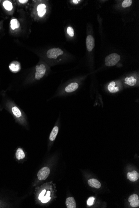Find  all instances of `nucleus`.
I'll use <instances>...</instances> for the list:
<instances>
[{
  "label": "nucleus",
  "instance_id": "obj_22",
  "mask_svg": "<svg viewBox=\"0 0 139 208\" xmlns=\"http://www.w3.org/2000/svg\"><path fill=\"white\" fill-rule=\"evenodd\" d=\"M46 6L44 4H39L38 5L37 8V11H39L40 10H44V9H46Z\"/></svg>",
  "mask_w": 139,
  "mask_h": 208
},
{
  "label": "nucleus",
  "instance_id": "obj_10",
  "mask_svg": "<svg viewBox=\"0 0 139 208\" xmlns=\"http://www.w3.org/2000/svg\"><path fill=\"white\" fill-rule=\"evenodd\" d=\"M79 87V84L77 82H72L69 84L65 89V91L66 93H71L75 91Z\"/></svg>",
  "mask_w": 139,
  "mask_h": 208
},
{
  "label": "nucleus",
  "instance_id": "obj_18",
  "mask_svg": "<svg viewBox=\"0 0 139 208\" xmlns=\"http://www.w3.org/2000/svg\"><path fill=\"white\" fill-rule=\"evenodd\" d=\"M20 24L19 21L16 19H13L10 21V27L13 30L19 28Z\"/></svg>",
  "mask_w": 139,
  "mask_h": 208
},
{
  "label": "nucleus",
  "instance_id": "obj_19",
  "mask_svg": "<svg viewBox=\"0 0 139 208\" xmlns=\"http://www.w3.org/2000/svg\"><path fill=\"white\" fill-rule=\"evenodd\" d=\"M4 7L8 10H11L13 8L12 4L8 1H6L3 3Z\"/></svg>",
  "mask_w": 139,
  "mask_h": 208
},
{
  "label": "nucleus",
  "instance_id": "obj_23",
  "mask_svg": "<svg viewBox=\"0 0 139 208\" xmlns=\"http://www.w3.org/2000/svg\"><path fill=\"white\" fill-rule=\"evenodd\" d=\"M95 198L93 197H90L88 199V202H87V204L89 206H92L94 203V201Z\"/></svg>",
  "mask_w": 139,
  "mask_h": 208
},
{
  "label": "nucleus",
  "instance_id": "obj_16",
  "mask_svg": "<svg viewBox=\"0 0 139 208\" xmlns=\"http://www.w3.org/2000/svg\"><path fill=\"white\" fill-rule=\"evenodd\" d=\"M59 131V128L57 126H55L54 127L51 132L50 135L49 139L51 141H53L55 140L57 134Z\"/></svg>",
  "mask_w": 139,
  "mask_h": 208
},
{
  "label": "nucleus",
  "instance_id": "obj_27",
  "mask_svg": "<svg viewBox=\"0 0 139 208\" xmlns=\"http://www.w3.org/2000/svg\"><path fill=\"white\" fill-rule=\"evenodd\" d=\"M0 2H1V1H0Z\"/></svg>",
  "mask_w": 139,
  "mask_h": 208
},
{
  "label": "nucleus",
  "instance_id": "obj_21",
  "mask_svg": "<svg viewBox=\"0 0 139 208\" xmlns=\"http://www.w3.org/2000/svg\"><path fill=\"white\" fill-rule=\"evenodd\" d=\"M67 32L68 34L70 35L71 37H73L74 35V31L72 27H68L67 28Z\"/></svg>",
  "mask_w": 139,
  "mask_h": 208
},
{
  "label": "nucleus",
  "instance_id": "obj_17",
  "mask_svg": "<svg viewBox=\"0 0 139 208\" xmlns=\"http://www.w3.org/2000/svg\"><path fill=\"white\" fill-rule=\"evenodd\" d=\"M16 159L18 160H21L25 157V154L22 149L19 148L17 150L16 153Z\"/></svg>",
  "mask_w": 139,
  "mask_h": 208
},
{
  "label": "nucleus",
  "instance_id": "obj_15",
  "mask_svg": "<svg viewBox=\"0 0 139 208\" xmlns=\"http://www.w3.org/2000/svg\"><path fill=\"white\" fill-rule=\"evenodd\" d=\"M88 184L89 186H91L92 187L95 188L99 189L101 186V184L100 182L97 179H89L88 181Z\"/></svg>",
  "mask_w": 139,
  "mask_h": 208
},
{
  "label": "nucleus",
  "instance_id": "obj_4",
  "mask_svg": "<svg viewBox=\"0 0 139 208\" xmlns=\"http://www.w3.org/2000/svg\"><path fill=\"white\" fill-rule=\"evenodd\" d=\"M63 51L60 48H53L50 49L47 52V56L49 59H56L58 56L63 55Z\"/></svg>",
  "mask_w": 139,
  "mask_h": 208
},
{
  "label": "nucleus",
  "instance_id": "obj_11",
  "mask_svg": "<svg viewBox=\"0 0 139 208\" xmlns=\"http://www.w3.org/2000/svg\"><path fill=\"white\" fill-rule=\"evenodd\" d=\"M9 69L10 70L14 73L19 72L21 70V65L17 61H13L10 64Z\"/></svg>",
  "mask_w": 139,
  "mask_h": 208
},
{
  "label": "nucleus",
  "instance_id": "obj_5",
  "mask_svg": "<svg viewBox=\"0 0 139 208\" xmlns=\"http://www.w3.org/2000/svg\"><path fill=\"white\" fill-rule=\"evenodd\" d=\"M50 173V170L48 167H46L42 168L39 171L37 174L38 179L39 180H46L48 178Z\"/></svg>",
  "mask_w": 139,
  "mask_h": 208
},
{
  "label": "nucleus",
  "instance_id": "obj_1",
  "mask_svg": "<svg viewBox=\"0 0 139 208\" xmlns=\"http://www.w3.org/2000/svg\"><path fill=\"white\" fill-rule=\"evenodd\" d=\"M120 60V55L117 53H112L108 55L105 58V65L108 67L113 66L117 65Z\"/></svg>",
  "mask_w": 139,
  "mask_h": 208
},
{
  "label": "nucleus",
  "instance_id": "obj_24",
  "mask_svg": "<svg viewBox=\"0 0 139 208\" xmlns=\"http://www.w3.org/2000/svg\"><path fill=\"white\" fill-rule=\"evenodd\" d=\"M46 12V9L38 11V16H40V17H42L43 16H44V15H45Z\"/></svg>",
  "mask_w": 139,
  "mask_h": 208
},
{
  "label": "nucleus",
  "instance_id": "obj_7",
  "mask_svg": "<svg viewBox=\"0 0 139 208\" xmlns=\"http://www.w3.org/2000/svg\"><path fill=\"white\" fill-rule=\"evenodd\" d=\"M107 89L108 91L111 93H116L119 92L120 90V87L118 84L115 82H111L108 85Z\"/></svg>",
  "mask_w": 139,
  "mask_h": 208
},
{
  "label": "nucleus",
  "instance_id": "obj_6",
  "mask_svg": "<svg viewBox=\"0 0 139 208\" xmlns=\"http://www.w3.org/2000/svg\"><path fill=\"white\" fill-rule=\"evenodd\" d=\"M50 192L48 191L47 192H46V190L44 189L42 191L40 194H39L38 198L42 203H46L48 202L50 200Z\"/></svg>",
  "mask_w": 139,
  "mask_h": 208
},
{
  "label": "nucleus",
  "instance_id": "obj_20",
  "mask_svg": "<svg viewBox=\"0 0 139 208\" xmlns=\"http://www.w3.org/2000/svg\"><path fill=\"white\" fill-rule=\"evenodd\" d=\"M133 3V1L132 0H124L122 3V6L124 8L128 7L131 6Z\"/></svg>",
  "mask_w": 139,
  "mask_h": 208
},
{
  "label": "nucleus",
  "instance_id": "obj_2",
  "mask_svg": "<svg viewBox=\"0 0 139 208\" xmlns=\"http://www.w3.org/2000/svg\"><path fill=\"white\" fill-rule=\"evenodd\" d=\"M8 106L13 115L17 119H20L22 116V113L21 109L13 103L9 102Z\"/></svg>",
  "mask_w": 139,
  "mask_h": 208
},
{
  "label": "nucleus",
  "instance_id": "obj_8",
  "mask_svg": "<svg viewBox=\"0 0 139 208\" xmlns=\"http://www.w3.org/2000/svg\"><path fill=\"white\" fill-rule=\"evenodd\" d=\"M128 201L132 207H138L139 206V197L136 194H133L129 197Z\"/></svg>",
  "mask_w": 139,
  "mask_h": 208
},
{
  "label": "nucleus",
  "instance_id": "obj_3",
  "mask_svg": "<svg viewBox=\"0 0 139 208\" xmlns=\"http://www.w3.org/2000/svg\"><path fill=\"white\" fill-rule=\"evenodd\" d=\"M35 70V79L36 80H40L46 74V68L44 65L41 64L36 66Z\"/></svg>",
  "mask_w": 139,
  "mask_h": 208
},
{
  "label": "nucleus",
  "instance_id": "obj_26",
  "mask_svg": "<svg viewBox=\"0 0 139 208\" xmlns=\"http://www.w3.org/2000/svg\"><path fill=\"white\" fill-rule=\"evenodd\" d=\"M79 1V0H73V3L75 4H77Z\"/></svg>",
  "mask_w": 139,
  "mask_h": 208
},
{
  "label": "nucleus",
  "instance_id": "obj_12",
  "mask_svg": "<svg viewBox=\"0 0 139 208\" xmlns=\"http://www.w3.org/2000/svg\"><path fill=\"white\" fill-rule=\"evenodd\" d=\"M124 84L130 86H134L136 85L137 83V80L133 76L127 77L124 80Z\"/></svg>",
  "mask_w": 139,
  "mask_h": 208
},
{
  "label": "nucleus",
  "instance_id": "obj_14",
  "mask_svg": "<svg viewBox=\"0 0 139 208\" xmlns=\"http://www.w3.org/2000/svg\"><path fill=\"white\" fill-rule=\"evenodd\" d=\"M66 205L68 208H75L76 207V202L73 197H68L66 198Z\"/></svg>",
  "mask_w": 139,
  "mask_h": 208
},
{
  "label": "nucleus",
  "instance_id": "obj_25",
  "mask_svg": "<svg viewBox=\"0 0 139 208\" xmlns=\"http://www.w3.org/2000/svg\"><path fill=\"white\" fill-rule=\"evenodd\" d=\"M19 2L21 3H25L27 2L28 1V0H19Z\"/></svg>",
  "mask_w": 139,
  "mask_h": 208
},
{
  "label": "nucleus",
  "instance_id": "obj_9",
  "mask_svg": "<svg viewBox=\"0 0 139 208\" xmlns=\"http://www.w3.org/2000/svg\"><path fill=\"white\" fill-rule=\"evenodd\" d=\"M86 47L89 51H92L95 47V40L91 35H88L86 38Z\"/></svg>",
  "mask_w": 139,
  "mask_h": 208
},
{
  "label": "nucleus",
  "instance_id": "obj_13",
  "mask_svg": "<svg viewBox=\"0 0 139 208\" xmlns=\"http://www.w3.org/2000/svg\"><path fill=\"white\" fill-rule=\"evenodd\" d=\"M139 178V173L136 171H133L131 172H128L127 174V178L131 182H136Z\"/></svg>",
  "mask_w": 139,
  "mask_h": 208
}]
</instances>
